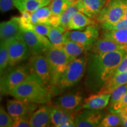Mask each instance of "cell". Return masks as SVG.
<instances>
[{
  "label": "cell",
  "instance_id": "1",
  "mask_svg": "<svg viewBox=\"0 0 127 127\" xmlns=\"http://www.w3.org/2000/svg\"><path fill=\"white\" fill-rule=\"evenodd\" d=\"M127 55V50L109 52L103 54H90L87 57L84 84L92 93H97L105 82L115 74L123 58Z\"/></svg>",
  "mask_w": 127,
  "mask_h": 127
},
{
  "label": "cell",
  "instance_id": "2",
  "mask_svg": "<svg viewBox=\"0 0 127 127\" xmlns=\"http://www.w3.org/2000/svg\"><path fill=\"white\" fill-rule=\"evenodd\" d=\"M14 98L36 104L50 102L51 92L31 74L14 88L10 94Z\"/></svg>",
  "mask_w": 127,
  "mask_h": 127
},
{
  "label": "cell",
  "instance_id": "3",
  "mask_svg": "<svg viewBox=\"0 0 127 127\" xmlns=\"http://www.w3.org/2000/svg\"><path fill=\"white\" fill-rule=\"evenodd\" d=\"M87 57H79L74 58L69 64L65 71L50 88L52 93H59L71 88L81 80L86 71Z\"/></svg>",
  "mask_w": 127,
  "mask_h": 127
},
{
  "label": "cell",
  "instance_id": "4",
  "mask_svg": "<svg viewBox=\"0 0 127 127\" xmlns=\"http://www.w3.org/2000/svg\"><path fill=\"white\" fill-rule=\"evenodd\" d=\"M44 55L50 62L52 70V81L51 87L53 86L62 74L65 71L69 64L74 59L68 55L61 48L54 46L47 49Z\"/></svg>",
  "mask_w": 127,
  "mask_h": 127
},
{
  "label": "cell",
  "instance_id": "5",
  "mask_svg": "<svg viewBox=\"0 0 127 127\" xmlns=\"http://www.w3.org/2000/svg\"><path fill=\"white\" fill-rule=\"evenodd\" d=\"M30 74L42 85L50 90L52 81V70L50 62L45 55H34L30 58Z\"/></svg>",
  "mask_w": 127,
  "mask_h": 127
},
{
  "label": "cell",
  "instance_id": "6",
  "mask_svg": "<svg viewBox=\"0 0 127 127\" xmlns=\"http://www.w3.org/2000/svg\"><path fill=\"white\" fill-rule=\"evenodd\" d=\"M12 68L1 78L0 90L1 95H10L12 90L30 74L28 63Z\"/></svg>",
  "mask_w": 127,
  "mask_h": 127
},
{
  "label": "cell",
  "instance_id": "7",
  "mask_svg": "<svg viewBox=\"0 0 127 127\" xmlns=\"http://www.w3.org/2000/svg\"><path fill=\"white\" fill-rule=\"evenodd\" d=\"M99 35V28L96 24L89 25L81 30H67L64 33L66 39L77 42L87 51L90 50Z\"/></svg>",
  "mask_w": 127,
  "mask_h": 127
},
{
  "label": "cell",
  "instance_id": "8",
  "mask_svg": "<svg viewBox=\"0 0 127 127\" xmlns=\"http://www.w3.org/2000/svg\"><path fill=\"white\" fill-rule=\"evenodd\" d=\"M9 53V64L10 67H14L30 58L29 49L25 41L20 36L5 41Z\"/></svg>",
  "mask_w": 127,
  "mask_h": 127
},
{
  "label": "cell",
  "instance_id": "9",
  "mask_svg": "<svg viewBox=\"0 0 127 127\" xmlns=\"http://www.w3.org/2000/svg\"><path fill=\"white\" fill-rule=\"evenodd\" d=\"M19 36L26 42L31 55L43 54L47 49L51 47L50 41L31 30L22 28Z\"/></svg>",
  "mask_w": 127,
  "mask_h": 127
},
{
  "label": "cell",
  "instance_id": "10",
  "mask_svg": "<svg viewBox=\"0 0 127 127\" xmlns=\"http://www.w3.org/2000/svg\"><path fill=\"white\" fill-rule=\"evenodd\" d=\"M125 10V0H110L102 9L96 21L100 24L115 23L124 18Z\"/></svg>",
  "mask_w": 127,
  "mask_h": 127
},
{
  "label": "cell",
  "instance_id": "11",
  "mask_svg": "<svg viewBox=\"0 0 127 127\" xmlns=\"http://www.w3.org/2000/svg\"><path fill=\"white\" fill-rule=\"evenodd\" d=\"M36 104L15 98L8 99L7 104L8 112L14 121L21 118H29Z\"/></svg>",
  "mask_w": 127,
  "mask_h": 127
},
{
  "label": "cell",
  "instance_id": "12",
  "mask_svg": "<svg viewBox=\"0 0 127 127\" xmlns=\"http://www.w3.org/2000/svg\"><path fill=\"white\" fill-rule=\"evenodd\" d=\"M84 96L79 93H69L55 99V105L69 112L77 113L83 108Z\"/></svg>",
  "mask_w": 127,
  "mask_h": 127
},
{
  "label": "cell",
  "instance_id": "13",
  "mask_svg": "<svg viewBox=\"0 0 127 127\" xmlns=\"http://www.w3.org/2000/svg\"><path fill=\"white\" fill-rule=\"evenodd\" d=\"M103 118V112L101 109L84 108L78 112L75 119V127H98Z\"/></svg>",
  "mask_w": 127,
  "mask_h": 127
},
{
  "label": "cell",
  "instance_id": "14",
  "mask_svg": "<svg viewBox=\"0 0 127 127\" xmlns=\"http://www.w3.org/2000/svg\"><path fill=\"white\" fill-rule=\"evenodd\" d=\"M110 0H77L79 10L96 20L102 9Z\"/></svg>",
  "mask_w": 127,
  "mask_h": 127
},
{
  "label": "cell",
  "instance_id": "15",
  "mask_svg": "<svg viewBox=\"0 0 127 127\" xmlns=\"http://www.w3.org/2000/svg\"><path fill=\"white\" fill-rule=\"evenodd\" d=\"M127 50V46L121 45L107 38L99 37L89 50L94 54H103L114 51Z\"/></svg>",
  "mask_w": 127,
  "mask_h": 127
},
{
  "label": "cell",
  "instance_id": "16",
  "mask_svg": "<svg viewBox=\"0 0 127 127\" xmlns=\"http://www.w3.org/2000/svg\"><path fill=\"white\" fill-rule=\"evenodd\" d=\"M51 107L42 105L34 111L30 118L31 127H46L51 126Z\"/></svg>",
  "mask_w": 127,
  "mask_h": 127
},
{
  "label": "cell",
  "instance_id": "17",
  "mask_svg": "<svg viewBox=\"0 0 127 127\" xmlns=\"http://www.w3.org/2000/svg\"><path fill=\"white\" fill-rule=\"evenodd\" d=\"M21 30V27L20 23V17H13L8 21L2 22L0 24L1 41H7L18 36Z\"/></svg>",
  "mask_w": 127,
  "mask_h": 127
},
{
  "label": "cell",
  "instance_id": "18",
  "mask_svg": "<svg viewBox=\"0 0 127 127\" xmlns=\"http://www.w3.org/2000/svg\"><path fill=\"white\" fill-rule=\"evenodd\" d=\"M111 94H92L84 101L83 109H102L109 104Z\"/></svg>",
  "mask_w": 127,
  "mask_h": 127
},
{
  "label": "cell",
  "instance_id": "19",
  "mask_svg": "<svg viewBox=\"0 0 127 127\" xmlns=\"http://www.w3.org/2000/svg\"><path fill=\"white\" fill-rule=\"evenodd\" d=\"M77 113L69 112L54 106L51 107V122L54 127H61L63 124L68 121H75Z\"/></svg>",
  "mask_w": 127,
  "mask_h": 127
},
{
  "label": "cell",
  "instance_id": "20",
  "mask_svg": "<svg viewBox=\"0 0 127 127\" xmlns=\"http://www.w3.org/2000/svg\"><path fill=\"white\" fill-rule=\"evenodd\" d=\"M127 84V71L117 75H113L105 82L97 93L111 94L114 90Z\"/></svg>",
  "mask_w": 127,
  "mask_h": 127
},
{
  "label": "cell",
  "instance_id": "21",
  "mask_svg": "<svg viewBox=\"0 0 127 127\" xmlns=\"http://www.w3.org/2000/svg\"><path fill=\"white\" fill-rule=\"evenodd\" d=\"M14 7L21 13L25 11L33 12L39 8L47 6L51 2L48 0H13Z\"/></svg>",
  "mask_w": 127,
  "mask_h": 127
},
{
  "label": "cell",
  "instance_id": "22",
  "mask_svg": "<svg viewBox=\"0 0 127 127\" xmlns=\"http://www.w3.org/2000/svg\"><path fill=\"white\" fill-rule=\"evenodd\" d=\"M95 20L92 19L80 11L77 12L71 19L67 30H81L89 25L95 24Z\"/></svg>",
  "mask_w": 127,
  "mask_h": 127
},
{
  "label": "cell",
  "instance_id": "23",
  "mask_svg": "<svg viewBox=\"0 0 127 127\" xmlns=\"http://www.w3.org/2000/svg\"><path fill=\"white\" fill-rule=\"evenodd\" d=\"M66 31L67 30L61 26L51 27L47 36L52 46L58 48H61L63 46L66 40L64 36Z\"/></svg>",
  "mask_w": 127,
  "mask_h": 127
},
{
  "label": "cell",
  "instance_id": "24",
  "mask_svg": "<svg viewBox=\"0 0 127 127\" xmlns=\"http://www.w3.org/2000/svg\"><path fill=\"white\" fill-rule=\"evenodd\" d=\"M121 45L127 46V30H103L102 35Z\"/></svg>",
  "mask_w": 127,
  "mask_h": 127
},
{
  "label": "cell",
  "instance_id": "25",
  "mask_svg": "<svg viewBox=\"0 0 127 127\" xmlns=\"http://www.w3.org/2000/svg\"><path fill=\"white\" fill-rule=\"evenodd\" d=\"M52 15V12L50 7H42L37 9L31 13V24L42 23L48 24V21Z\"/></svg>",
  "mask_w": 127,
  "mask_h": 127
},
{
  "label": "cell",
  "instance_id": "26",
  "mask_svg": "<svg viewBox=\"0 0 127 127\" xmlns=\"http://www.w3.org/2000/svg\"><path fill=\"white\" fill-rule=\"evenodd\" d=\"M61 48L63 49L68 55L74 58L80 57L82 54L88 51L87 49L82 45L68 39H66Z\"/></svg>",
  "mask_w": 127,
  "mask_h": 127
},
{
  "label": "cell",
  "instance_id": "27",
  "mask_svg": "<svg viewBox=\"0 0 127 127\" xmlns=\"http://www.w3.org/2000/svg\"><path fill=\"white\" fill-rule=\"evenodd\" d=\"M79 8L78 6L77 0H74L68 8L60 16V24L61 26L67 30L68 25L71 19L77 12L79 11Z\"/></svg>",
  "mask_w": 127,
  "mask_h": 127
},
{
  "label": "cell",
  "instance_id": "28",
  "mask_svg": "<svg viewBox=\"0 0 127 127\" xmlns=\"http://www.w3.org/2000/svg\"><path fill=\"white\" fill-rule=\"evenodd\" d=\"M72 2L69 0H52L48 5L52 15L60 17Z\"/></svg>",
  "mask_w": 127,
  "mask_h": 127
},
{
  "label": "cell",
  "instance_id": "29",
  "mask_svg": "<svg viewBox=\"0 0 127 127\" xmlns=\"http://www.w3.org/2000/svg\"><path fill=\"white\" fill-rule=\"evenodd\" d=\"M122 125V121L118 114L111 112L104 118H103L100 122L98 127H114Z\"/></svg>",
  "mask_w": 127,
  "mask_h": 127
},
{
  "label": "cell",
  "instance_id": "30",
  "mask_svg": "<svg viewBox=\"0 0 127 127\" xmlns=\"http://www.w3.org/2000/svg\"><path fill=\"white\" fill-rule=\"evenodd\" d=\"M9 64V53L5 41H1L0 45V71L2 75Z\"/></svg>",
  "mask_w": 127,
  "mask_h": 127
},
{
  "label": "cell",
  "instance_id": "31",
  "mask_svg": "<svg viewBox=\"0 0 127 127\" xmlns=\"http://www.w3.org/2000/svg\"><path fill=\"white\" fill-rule=\"evenodd\" d=\"M127 93V84L122 85L112 92L111 94V98L109 102V108L113 107L114 105L117 104L121 98Z\"/></svg>",
  "mask_w": 127,
  "mask_h": 127
},
{
  "label": "cell",
  "instance_id": "32",
  "mask_svg": "<svg viewBox=\"0 0 127 127\" xmlns=\"http://www.w3.org/2000/svg\"><path fill=\"white\" fill-rule=\"evenodd\" d=\"M15 121L2 107L0 108V127H11Z\"/></svg>",
  "mask_w": 127,
  "mask_h": 127
},
{
  "label": "cell",
  "instance_id": "33",
  "mask_svg": "<svg viewBox=\"0 0 127 127\" xmlns=\"http://www.w3.org/2000/svg\"><path fill=\"white\" fill-rule=\"evenodd\" d=\"M102 30H127V19L123 18L114 23H103L100 24Z\"/></svg>",
  "mask_w": 127,
  "mask_h": 127
},
{
  "label": "cell",
  "instance_id": "34",
  "mask_svg": "<svg viewBox=\"0 0 127 127\" xmlns=\"http://www.w3.org/2000/svg\"><path fill=\"white\" fill-rule=\"evenodd\" d=\"M51 28V26L46 24H32L30 30H32L35 32L42 35L48 36Z\"/></svg>",
  "mask_w": 127,
  "mask_h": 127
},
{
  "label": "cell",
  "instance_id": "35",
  "mask_svg": "<svg viewBox=\"0 0 127 127\" xmlns=\"http://www.w3.org/2000/svg\"><path fill=\"white\" fill-rule=\"evenodd\" d=\"M32 12L25 11L21 13V16L20 17V23L22 28L30 30L31 27V15Z\"/></svg>",
  "mask_w": 127,
  "mask_h": 127
},
{
  "label": "cell",
  "instance_id": "36",
  "mask_svg": "<svg viewBox=\"0 0 127 127\" xmlns=\"http://www.w3.org/2000/svg\"><path fill=\"white\" fill-rule=\"evenodd\" d=\"M127 105V93L124 95V96L121 98L119 102L114 105L113 107L109 108L111 112H114V113H117L119 110L122 107Z\"/></svg>",
  "mask_w": 127,
  "mask_h": 127
},
{
  "label": "cell",
  "instance_id": "37",
  "mask_svg": "<svg viewBox=\"0 0 127 127\" xmlns=\"http://www.w3.org/2000/svg\"><path fill=\"white\" fill-rule=\"evenodd\" d=\"M14 6L13 0H0V9L2 12L8 11Z\"/></svg>",
  "mask_w": 127,
  "mask_h": 127
},
{
  "label": "cell",
  "instance_id": "38",
  "mask_svg": "<svg viewBox=\"0 0 127 127\" xmlns=\"http://www.w3.org/2000/svg\"><path fill=\"white\" fill-rule=\"evenodd\" d=\"M31 127L29 118H21L15 120L12 127Z\"/></svg>",
  "mask_w": 127,
  "mask_h": 127
},
{
  "label": "cell",
  "instance_id": "39",
  "mask_svg": "<svg viewBox=\"0 0 127 127\" xmlns=\"http://www.w3.org/2000/svg\"><path fill=\"white\" fill-rule=\"evenodd\" d=\"M125 71H127V55L123 58V60L119 64L114 75H117V74H121V73L125 72Z\"/></svg>",
  "mask_w": 127,
  "mask_h": 127
},
{
  "label": "cell",
  "instance_id": "40",
  "mask_svg": "<svg viewBox=\"0 0 127 127\" xmlns=\"http://www.w3.org/2000/svg\"><path fill=\"white\" fill-rule=\"evenodd\" d=\"M120 116L121 118L122 121V125L123 127H127V115H124V114H118Z\"/></svg>",
  "mask_w": 127,
  "mask_h": 127
},
{
  "label": "cell",
  "instance_id": "41",
  "mask_svg": "<svg viewBox=\"0 0 127 127\" xmlns=\"http://www.w3.org/2000/svg\"><path fill=\"white\" fill-rule=\"evenodd\" d=\"M125 4H126V10H125V15L123 18L127 19V0H125Z\"/></svg>",
  "mask_w": 127,
  "mask_h": 127
},
{
  "label": "cell",
  "instance_id": "42",
  "mask_svg": "<svg viewBox=\"0 0 127 127\" xmlns=\"http://www.w3.org/2000/svg\"><path fill=\"white\" fill-rule=\"evenodd\" d=\"M69 1H74V0H69Z\"/></svg>",
  "mask_w": 127,
  "mask_h": 127
},
{
  "label": "cell",
  "instance_id": "43",
  "mask_svg": "<svg viewBox=\"0 0 127 127\" xmlns=\"http://www.w3.org/2000/svg\"><path fill=\"white\" fill-rule=\"evenodd\" d=\"M48 1H52V0H48Z\"/></svg>",
  "mask_w": 127,
  "mask_h": 127
}]
</instances>
